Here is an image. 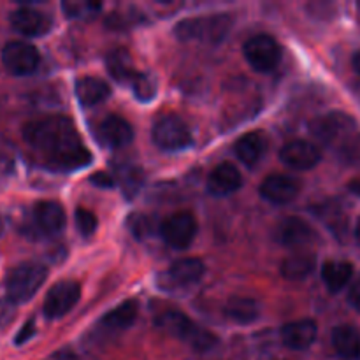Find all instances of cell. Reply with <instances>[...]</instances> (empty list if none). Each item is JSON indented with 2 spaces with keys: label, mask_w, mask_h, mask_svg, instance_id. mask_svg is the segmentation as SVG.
Here are the masks:
<instances>
[{
  "label": "cell",
  "mask_w": 360,
  "mask_h": 360,
  "mask_svg": "<svg viewBox=\"0 0 360 360\" xmlns=\"http://www.w3.org/2000/svg\"><path fill=\"white\" fill-rule=\"evenodd\" d=\"M23 137L53 171H76L91 162L76 127L65 116H44L25 125Z\"/></svg>",
  "instance_id": "1"
},
{
  "label": "cell",
  "mask_w": 360,
  "mask_h": 360,
  "mask_svg": "<svg viewBox=\"0 0 360 360\" xmlns=\"http://www.w3.org/2000/svg\"><path fill=\"white\" fill-rule=\"evenodd\" d=\"M232 20L231 14H213V16L186 18L179 21L174 28L176 37L181 41H202L217 44L221 42L231 32Z\"/></svg>",
  "instance_id": "2"
},
{
  "label": "cell",
  "mask_w": 360,
  "mask_h": 360,
  "mask_svg": "<svg viewBox=\"0 0 360 360\" xmlns=\"http://www.w3.org/2000/svg\"><path fill=\"white\" fill-rule=\"evenodd\" d=\"M48 278V269L42 264L25 262L14 267L6 278L7 301L16 304L28 302Z\"/></svg>",
  "instance_id": "3"
},
{
  "label": "cell",
  "mask_w": 360,
  "mask_h": 360,
  "mask_svg": "<svg viewBox=\"0 0 360 360\" xmlns=\"http://www.w3.org/2000/svg\"><path fill=\"white\" fill-rule=\"evenodd\" d=\"M157 327H160L164 333L171 336L179 338L183 341H188L190 347L197 352H207L217 345V336L207 330L200 329L195 322L179 311H165L157 319Z\"/></svg>",
  "instance_id": "4"
},
{
  "label": "cell",
  "mask_w": 360,
  "mask_h": 360,
  "mask_svg": "<svg viewBox=\"0 0 360 360\" xmlns=\"http://www.w3.org/2000/svg\"><path fill=\"white\" fill-rule=\"evenodd\" d=\"M151 137H153V143L165 151L186 150L193 143L188 125L176 115L162 116L153 125Z\"/></svg>",
  "instance_id": "5"
},
{
  "label": "cell",
  "mask_w": 360,
  "mask_h": 360,
  "mask_svg": "<svg viewBox=\"0 0 360 360\" xmlns=\"http://www.w3.org/2000/svg\"><path fill=\"white\" fill-rule=\"evenodd\" d=\"M245 58L257 72H271L281 60V48L274 37L257 34L245 42Z\"/></svg>",
  "instance_id": "6"
},
{
  "label": "cell",
  "mask_w": 360,
  "mask_h": 360,
  "mask_svg": "<svg viewBox=\"0 0 360 360\" xmlns=\"http://www.w3.org/2000/svg\"><path fill=\"white\" fill-rule=\"evenodd\" d=\"M355 129V120L347 112L333 111L319 116L311 122V134L326 144L343 143L352 136Z\"/></svg>",
  "instance_id": "7"
},
{
  "label": "cell",
  "mask_w": 360,
  "mask_h": 360,
  "mask_svg": "<svg viewBox=\"0 0 360 360\" xmlns=\"http://www.w3.org/2000/svg\"><path fill=\"white\" fill-rule=\"evenodd\" d=\"M2 63L14 76H28L41 63V55L30 42L11 41L2 49Z\"/></svg>",
  "instance_id": "8"
},
{
  "label": "cell",
  "mask_w": 360,
  "mask_h": 360,
  "mask_svg": "<svg viewBox=\"0 0 360 360\" xmlns=\"http://www.w3.org/2000/svg\"><path fill=\"white\" fill-rule=\"evenodd\" d=\"M160 234L169 246L176 250L188 248L197 234V220L192 213L179 211L165 218L160 225Z\"/></svg>",
  "instance_id": "9"
},
{
  "label": "cell",
  "mask_w": 360,
  "mask_h": 360,
  "mask_svg": "<svg viewBox=\"0 0 360 360\" xmlns=\"http://www.w3.org/2000/svg\"><path fill=\"white\" fill-rule=\"evenodd\" d=\"M81 297V287L76 281H58L49 288L48 295L44 299V315L48 319H62L65 316L74 306L77 304Z\"/></svg>",
  "instance_id": "10"
},
{
  "label": "cell",
  "mask_w": 360,
  "mask_h": 360,
  "mask_svg": "<svg viewBox=\"0 0 360 360\" xmlns=\"http://www.w3.org/2000/svg\"><path fill=\"white\" fill-rule=\"evenodd\" d=\"M9 23L18 34L25 37H41L51 30V20L42 11L34 9V7H20L13 11L9 16Z\"/></svg>",
  "instance_id": "11"
},
{
  "label": "cell",
  "mask_w": 360,
  "mask_h": 360,
  "mask_svg": "<svg viewBox=\"0 0 360 360\" xmlns=\"http://www.w3.org/2000/svg\"><path fill=\"white\" fill-rule=\"evenodd\" d=\"M316 234L311 225L299 217H287L278 221L276 231H274V239L280 245L288 246V248H297V246L309 245L315 241Z\"/></svg>",
  "instance_id": "12"
},
{
  "label": "cell",
  "mask_w": 360,
  "mask_h": 360,
  "mask_svg": "<svg viewBox=\"0 0 360 360\" xmlns=\"http://www.w3.org/2000/svg\"><path fill=\"white\" fill-rule=\"evenodd\" d=\"M280 158L287 167L295 171H309L322 160L320 150L309 141H292L280 151Z\"/></svg>",
  "instance_id": "13"
},
{
  "label": "cell",
  "mask_w": 360,
  "mask_h": 360,
  "mask_svg": "<svg viewBox=\"0 0 360 360\" xmlns=\"http://www.w3.org/2000/svg\"><path fill=\"white\" fill-rule=\"evenodd\" d=\"M97 139L105 148H123L132 143L134 130L127 120L122 116H108L97 127Z\"/></svg>",
  "instance_id": "14"
},
{
  "label": "cell",
  "mask_w": 360,
  "mask_h": 360,
  "mask_svg": "<svg viewBox=\"0 0 360 360\" xmlns=\"http://www.w3.org/2000/svg\"><path fill=\"white\" fill-rule=\"evenodd\" d=\"M301 192L297 179L287 174H271L260 185V195L273 204H288Z\"/></svg>",
  "instance_id": "15"
},
{
  "label": "cell",
  "mask_w": 360,
  "mask_h": 360,
  "mask_svg": "<svg viewBox=\"0 0 360 360\" xmlns=\"http://www.w3.org/2000/svg\"><path fill=\"white\" fill-rule=\"evenodd\" d=\"M34 225L42 234H58L65 227V211L55 200H42L34 207Z\"/></svg>",
  "instance_id": "16"
},
{
  "label": "cell",
  "mask_w": 360,
  "mask_h": 360,
  "mask_svg": "<svg viewBox=\"0 0 360 360\" xmlns=\"http://www.w3.org/2000/svg\"><path fill=\"white\" fill-rule=\"evenodd\" d=\"M204 264L199 259H192V257H186V259H179L169 267V271L165 273V281H167V287H188V285L197 283L200 278L204 276Z\"/></svg>",
  "instance_id": "17"
},
{
  "label": "cell",
  "mask_w": 360,
  "mask_h": 360,
  "mask_svg": "<svg viewBox=\"0 0 360 360\" xmlns=\"http://www.w3.org/2000/svg\"><path fill=\"white\" fill-rule=\"evenodd\" d=\"M243 178L239 169L231 162L217 165L207 178V190L217 197H225L234 193L241 186Z\"/></svg>",
  "instance_id": "18"
},
{
  "label": "cell",
  "mask_w": 360,
  "mask_h": 360,
  "mask_svg": "<svg viewBox=\"0 0 360 360\" xmlns=\"http://www.w3.org/2000/svg\"><path fill=\"white\" fill-rule=\"evenodd\" d=\"M319 334V327L313 320H295L281 329V341L292 350H306L311 347Z\"/></svg>",
  "instance_id": "19"
},
{
  "label": "cell",
  "mask_w": 360,
  "mask_h": 360,
  "mask_svg": "<svg viewBox=\"0 0 360 360\" xmlns=\"http://www.w3.org/2000/svg\"><path fill=\"white\" fill-rule=\"evenodd\" d=\"M109 95H111V86L104 79H101V77L86 76L77 79L76 97L79 101V104H83L84 108L101 104Z\"/></svg>",
  "instance_id": "20"
},
{
  "label": "cell",
  "mask_w": 360,
  "mask_h": 360,
  "mask_svg": "<svg viewBox=\"0 0 360 360\" xmlns=\"http://www.w3.org/2000/svg\"><path fill=\"white\" fill-rule=\"evenodd\" d=\"M266 150L267 141L262 132H248L239 137V141L236 143V153H238L239 160L250 167L264 157Z\"/></svg>",
  "instance_id": "21"
},
{
  "label": "cell",
  "mask_w": 360,
  "mask_h": 360,
  "mask_svg": "<svg viewBox=\"0 0 360 360\" xmlns=\"http://www.w3.org/2000/svg\"><path fill=\"white\" fill-rule=\"evenodd\" d=\"M224 311L229 320H232L236 323H241V326H246V323H252L259 319L260 304L252 297H239V295H234V297H231L227 301Z\"/></svg>",
  "instance_id": "22"
},
{
  "label": "cell",
  "mask_w": 360,
  "mask_h": 360,
  "mask_svg": "<svg viewBox=\"0 0 360 360\" xmlns=\"http://www.w3.org/2000/svg\"><path fill=\"white\" fill-rule=\"evenodd\" d=\"M333 347L343 359L360 357V333L354 326H338L333 330Z\"/></svg>",
  "instance_id": "23"
},
{
  "label": "cell",
  "mask_w": 360,
  "mask_h": 360,
  "mask_svg": "<svg viewBox=\"0 0 360 360\" xmlns=\"http://www.w3.org/2000/svg\"><path fill=\"white\" fill-rule=\"evenodd\" d=\"M354 276V266L347 260H329L322 267V278L329 292L336 294L348 285Z\"/></svg>",
  "instance_id": "24"
},
{
  "label": "cell",
  "mask_w": 360,
  "mask_h": 360,
  "mask_svg": "<svg viewBox=\"0 0 360 360\" xmlns=\"http://www.w3.org/2000/svg\"><path fill=\"white\" fill-rule=\"evenodd\" d=\"M105 65H108L109 74L112 79L116 81H132L137 76V70L134 67L132 56L125 48H116L105 58Z\"/></svg>",
  "instance_id": "25"
},
{
  "label": "cell",
  "mask_w": 360,
  "mask_h": 360,
  "mask_svg": "<svg viewBox=\"0 0 360 360\" xmlns=\"http://www.w3.org/2000/svg\"><path fill=\"white\" fill-rule=\"evenodd\" d=\"M316 259L313 253H295V255L287 257L281 264V274L290 281L304 280L306 276L315 271Z\"/></svg>",
  "instance_id": "26"
},
{
  "label": "cell",
  "mask_w": 360,
  "mask_h": 360,
  "mask_svg": "<svg viewBox=\"0 0 360 360\" xmlns=\"http://www.w3.org/2000/svg\"><path fill=\"white\" fill-rule=\"evenodd\" d=\"M137 313H139V302L136 299H129L108 313L101 323L109 330H123L132 326L134 320L137 319Z\"/></svg>",
  "instance_id": "27"
},
{
  "label": "cell",
  "mask_w": 360,
  "mask_h": 360,
  "mask_svg": "<svg viewBox=\"0 0 360 360\" xmlns=\"http://www.w3.org/2000/svg\"><path fill=\"white\" fill-rule=\"evenodd\" d=\"M116 174H118V181L122 183V190L125 192L127 197L136 195L141 186H143V172H141L139 167L123 165L116 171Z\"/></svg>",
  "instance_id": "28"
},
{
  "label": "cell",
  "mask_w": 360,
  "mask_h": 360,
  "mask_svg": "<svg viewBox=\"0 0 360 360\" xmlns=\"http://www.w3.org/2000/svg\"><path fill=\"white\" fill-rule=\"evenodd\" d=\"M316 214L329 225L334 234H345V231H347V217H345L343 210H340L333 202H329L326 206H322V211H316Z\"/></svg>",
  "instance_id": "29"
},
{
  "label": "cell",
  "mask_w": 360,
  "mask_h": 360,
  "mask_svg": "<svg viewBox=\"0 0 360 360\" xmlns=\"http://www.w3.org/2000/svg\"><path fill=\"white\" fill-rule=\"evenodd\" d=\"M132 90L139 101H153V97L157 95V81L151 74L137 72V76L132 79Z\"/></svg>",
  "instance_id": "30"
},
{
  "label": "cell",
  "mask_w": 360,
  "mask_h": 360,
  "mask_svg": "<svg viewBox=\"0 0 360 360\" xmlns=\"http://www.w3.org/2000/svg\"><path fill=\"white\" fill-rule=\"evenodd\" d=\"M62 7H63V11H65L67 16L81 20V18H88V16H91V14H95L102 6L98 2H88V0H81V2H63Z\"/></svg>",
  "instance_id": "31"
},
{
  "label": "cell",
  "mask_w": 360,
  "mask_h": 360,
  "mask_svg": "<svg viewBox=\"0 0 360 360\" xmlns=\"http://www.w3.org/2000/svg\"><path fill=\"white\" fill-rule=\"evenodd\" d=\"M340 155L341 158H343L345 164L360 165V134H357V136L352 134L348 139H345L343 143H341Z\"/></svg>",
  "instance_id": "32"
},
{
  "label": "cell",
  "mask_w": 360,
  "mask_h": 360,
  "mask_svg": "<svg viewBox=\"0 0 360 360\" xmlns=\"http://www.w3.org/2000/svg\"><path fill=\"white\" fill-rule=\"evenodd\" d=\"M76 227L83 238H90L95 231H97V217L91 211L84 210V207H77L76 214Z\"/></svg>",
  "instance_id": "33"
},
{
  "label": "cell",
  "mask_w": 360,
  "mask_h": 360,
  "mask_svg": "<svg viewBox=\"0 0 360 360\" xmlns=\"http://www.w3.org/2000/svg\"><path fill=\"white\" fill-rule=\"evenodd\" d=\"M130 232L136 236L137 239H143L153 232V218L146 217V214H132L127 221Z\"/></svg>",
  "instance_id": "34"
},
{
  "label": "cell",
  "mask_w": 360,
  "mask_h": 360,
  "mask_svg": "<svg viewBox=\"0 0 360 360\" xmlns=\"http://www.w3.org/2000/svg\"><path fill=\"white\" fill-rule=\"evenodd\" d=\"M14 316H16V306L11 301H7V299H0V333L9 327Z\"/></svg>",
  "instance_id": "35"
},
{
  "label": "cell",
  "mask_w": 360,
  "mask_h": 360,
  "mask_svg": "<svg viewBox=\"0 0 360 360\" xmlns=\"http://www.w3.org/2000/svg\"><path fill=\"white\" fill-rule=\"evenodd\" d=\"M348 302L352 304V308L357 309L360 313V276L354 281V285L350 287V292H348Z\"/></svg>",
  "instance_id": "36"
},
{
  "label": "cell",
  "mask_w": 360,
  "mask_h": 360,
  "mask_svg": "<svg viewBox=\"0 0 360 360\" xmlns=\"http://www.w3.org/2000/svg\"><path fill=\"white\" fill-rule=\"evenodd\" d=\"M90 179L94 181V185L102 186V188H111V186H115V179H112L108 172H97V174L91 176Z\"/></svg>",
  "instance_id": "37"
},
{
  "label": "cell",
  "mask_w": 360,
  "mask_h": 360,
  "mask_svg": "<svg viewBox=\"0 0 360 360\" xmlns=\"http://www.w3.org/2000/svg\"><path fill=\"white\" fill-rule=\"evenodd\" d=\"M34 334H35V326H34V320H30V322L25 323L23 329H21L20 333H18V336H16V345L25 343V341L30 340V338L34 336Z\"/></svg>",
  "instance_id": "38"
},
{
  "label": "cell",
  "mask_w": 360,
  "mask_h": 360,
  "mask_svg": "<svg viewBox=\"0 0 360 360\" xmlns=\"http://www.w3.org/2000/svg\"><path fill=\"white\" fill-rule=\"evenodd\" d=\"M348 190H350L354 195L360 197V176L359 178H354L350 183H348Z\"/></svg>",
  "instance_id": "39"
},
{
  "label": "cell",
  "mask_w": 360,
  "mask_h": 360,
  "mask_svg": "<svg viewBox=\"0 0 360 360\" xmlns=\"http://www.w3.org/2000/svg\"><path fill=\"white\" fill-rule=\"evenodd\" d=\"M354 69L357 70V74L360 76V51L355 53V56H354Z\"/></svg>",
  "instance_id": "40"
},
{
  "label": "cell",
  "mask_w": 360,
  "mask_h": 360,
  "mask_svg": "<svg viewBox=\"0 0 360 360\" xmlns=\"http://www.w3.org/2000/svg\"><path fill=\"white\" fill-rule=\"evenodd\" d=\"M2 232H4V218L0 217V236H2Z\"/></svg>",
  "instance_id": "41"
}]
</instances>
